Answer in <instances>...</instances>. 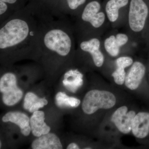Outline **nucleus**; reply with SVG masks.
<instances>
[{
  "instance_id": "obj_24",
  "label": "nucleus",
  "mask_w": 149,
  "mask_h": 149,
  "mask_svg": "<svg viewBox=\"0 0 149 149\" xmlns=\"http://www.w3.org/2000/svg\"><path fill=\"white\" fill-rule=\"evenodd\" d=\"M115 36L116 42L119 47H122L128 43L129 37L127 34L121 32L118 33Z\"/></svg>"
},
{
  "instance_id": "obj_9",
  "label": "nucleus",
  "mask_w": 149,
  "mask_h": 149,
  "mask_svg": "<svg viewBox=\"0 0 149 149\" xmlns=\"http://www.w3.org/2000/svg\"><path fill=\"white\" fill-rule=\"evenodd\" d=\"M128 111V107L124 106L118 109L111 117V121L118 130L123 134H128L132 130V125L136 113Z\"/></svg>"
},
{
  "instance_id": "obj_6",
  "label": "nucleus",
  "mask_w": 149,
  "mask_h": 149,
  "mask_svg": "<svg viewBox=\"0 0 149 149\" xmlns=\"http://www.w3.org/2000/svg\"><path fill=\"white\" fill-rule=\"evenodd\" d=\"M148 13V7L144 0H130L127 24L133 36L136 37L143 30Z\"/></svg>"
},
{
  "instance_id": "obj_21",
  "label": "nucleus",
  "mask_w": 149,
  "mask_h": 149,
  "mask_svg": "<svg viewBox=\"0 0 149 149\" xmlns=\"http://www.w3.org/2000/svg\"><path fill=\"white\" fill-rule=\"evenodd\" d=\"M112 76L116 84L122 85L125 82L126 77L125 68L117 67L116 69L112 74Z\"/></svg>"
},
{
  "instance_id": "obj_27",
  "label": "nucleus",
  "mask_w": 149,
  "mask_h": 149,
  "mask_svg": "<svg viewBox=\"0 0 149 149\" xmlns=\"http://www.w3.org/2000/svg\"></svg>"
},
{
  "instance_id": "obj_12",
  "label": "nucleus",
  "mask_w": 149,
  "mask_h": 149,
  "mask_svg": "<svg viewBox=\"0 0 149 149\" xmlns=\"http://www.w3.org/2000/svg\"><path fill=\"white\" fill-rule=\"evenodd\" d=\"M3 122H10L18 125L21 133L24 136H27L31 131L30 119L23 113L19 111H10L6 113L2 118Z\"/></svg>"
},
{
  "instance_id": "obj_4",
  "label": "nucleus",
  "mask_w": 149,
  "mask_h": 149,
  "mask_svg": "<svg viewBox=\"0 0 149 149\" xmlns=\"http://www.w3.org/2000/svg\"><path fill=\"white\" fill-rule=\"evenodd\" d=\"M116 102L115 96L109 91L93 90L85 95L82 109L87 114H92L100 109H108L114 107Z\"/></svg>"
},
{
  "instance_id": "obj_13",
  "label": "nucleus",
  "mask_w": 149,
  "mask_h": 149,
  "mask_svg": "<svg viewBox=\"0 0 149 149\" xmlns=\"http://www.w3.org/2000/svg\"><path fill=\"white\" fill-rule=\"evenodd\" d=\"M133 135L142 139L146 137L149 133V113L141 112L136 114L132 125Z\"/></svg>"
},
{
  "instance_id": "obj_26",
  "label": "nucleus",
  "mask_w": 149,
  "mask_h": 149,
  "mask_svg": "<svg viewBox=\"0 0 149 149\" xmlns=\"http://www.w3.org/2000/svg\"><path fill=\"white\" fill-rule=\"evenodd\" d=\"M84 149H91V148H89V147H88V148H85Z\"/></svg>"
},
{
  "instance_id": "obj_16",
  "label": "nucleus",
  "mask_w": 149,
  "mask_h": 149,
  "mask_svg": "<svg viewBox=\"0 0 149 149\" xmlns=\"http://www.w3.org/2000/svg\"><path fill=\"white\" fill-rule=\"evenodd\" d=\"M63 83L70 92L75 93L83 83V74L79 70L70 69L63 74Z\"/></svg>"
},
{
  "instance_id": "obj_19",
  "label": "nucleus",
  "mask_w": 149,
  "mask_h": 149,
  "mask_svg": "<svg viewBox=\"0 0 149 149\" xmlns=\"http://www.w3.org/2000/svg\"><path fill=\"white\" fill-rule=\"evenodd\" d=\"M103 47L106 52L113 57H117L120 53V48L116 42L115 35H110L104 39Z\"/></svg>"
},
{
  "instance_id": "obj_14",
  "label": "nucleus",
  "mask_w": 149,
  "mask_h": 149,
  "mask_svg": "<svg viewBox=\"0 0 149 149\" xmlns=\"http://www.w3.org/2000/svg\"><path fill=\"white\" fill-rule=\"evenodd\" d=\"M32 148L33 149H61L63 146L56 134L49 133L42 135L33 141Z\"/></svg>"
},
{
  "instance_id": "obj_17",
  "label": "nucleus",
  "mask_w": 149,
  "mask_h": 149,
  "mask_svg": "<svg viewBox=\"0 0 149 149\" xmlns=\"http://www.w3.org/2000/svg\"><path fill=\"white\" fill-rule=\"evenodd\" d=\"M48 103L45 98H40L34 93L29 92L24 97L23 106L24 109L29 112L34 113L47 105Z\"/></svg>"
},
{
  "instance_id": "obj_10",
  "label": "nucleus",
  "mask_w": 149,
  "mask_h": 149,
  "mask_svg": "<svg viewBox=\"0 0 149 149\" xmlns=\"http://www.w3.org/2000/svg\"><path fill=\"white\" fill-rule=\"evenodd\" d=\"M129 2L130 0H104L102 6L108 21L113 24L118 22L123 10L128 11Z\"/></svg>"
},
{
  "instance_id": "obj_20",
  "label": "nucleus",
  "mask_w": 149,
  "mask_h": 149,
  "mask_svg": "<svg viewBox=\"0 0 149 149\" xmlns=\"http://www.w3.org/2000/svg\"><path fill=\"white\" fill-rule=\"evenodd\" d=\"M15 13L6 3L0 1V24L9 18Z\"/></svg>"
},
{
  "instance_id": "obj_3",
  "label": "nucleus",
  "mask_w": 149,
  "mask_h": 149,
  "mask_svg": "<svg viewBox=\"0 0 149 149\" xmlns=\"http://www.w3.org/2000/svg\"><path fill=\"white\" fill-rule=\"evenodd\" d=\"M72 22L75 37L98 35L108 20L100 0H88Z\"/></svg>"
},
{
  "instance_id": "obj_8",
  "label": "nucleus",
  "mask_w": 149,
  "mask_h": 149,
  "mask_svg": "<svg viewBox=\"0 0 149 149\" xmlns=\"http://www.w3.org/2000/svg\"><path fill=\"white\" fill-rule=\"evenodd\" d=\"M88 0H52L49 10L55 16L74 19ZM71 20V19H70Z\"/></svg>"
},
{
  "instance_id": "obj_1",
  "label": "nucleus",
  "mask_w": 149,
  "mask_h": 149,
  "mask_svg": "<svg viewBox=\"0 0 149 149\" xmlns=\"http://www.w3.org/2000/svg\"><path fill=\"white\" fill-rule=\"evenodd\" d=\"M49 14L28 3L0 24V52L3 61L40 58L42 29Z\"/></svg>"
},
{
  "instance_id": "obj_22",
  "label": "nucleus",
  "mask_w": 149,
  "mask_h": 149,
  "mask_svg": "<svg viewBox=\"0 0 149 149\" xmlns=\"http://www.w3.org/2000/svg\"><path fill=\"white\" fill-rule=\"evenodd\" d=\"M4 2L13 10L15 12L24 8L27 5V0H0ZM29 1V0H28Z\"/></svg>"
},
{
  "instance_id": "obj_5",
  "label": "nucleus",
  "mask_w": 149,
  "mask_h": 149,
  "mask_svg": "<svg viewBox=\"0 0 149 149\" xmlns=\"http://www.w3.org/2000/svg\"><path fill=\"white\" fill-rule=\"evenodd\" d=\"M77 46L74 55L90 56L97 67H101L104 56L101 51V40L98 35L76 37Z\"/></svg>"
},
{
  "instance_id": "obj_18",
  "label": "nucleus",
  "mask_w": 149,
  "mask_h": 149,
  "mask_svg": "<svg viewBox=\"0 0 149 149\" xmlns=\"http://www.w3.org/2000/svg\"><path fill=\"white\" fill-rule=\"evenodd\" d=\"M56 103L59 107L76 108L80 105V101L74 97H69L63 92H59L55 97Z\"/></svg>"
},
{
  "instance_id": "obj_2",
  "label": "nucleus",
  "mask_w": 149,
  "mask_h": 149,
  "mask_svg": "<svg viewBox=\"0 0 149 149\" xmlns=\"http://www.w3.org/2000/svg\"><path fill=\"white\" fill-rule=\"evenodd\" d=\"M75 39L69 18L48 15L42 29L40 57L48 70L65 67L75 55Z\"/></svg>"
},
{
  "instance_id": "obj_7",
  "label": "nucleus",
  "mask_w": 149,
  "mask_h": 149,
  "mask_svg": "<svg viewBox=\"0 0 149 149\" xmlns=\"http://www.w3.org/2000/svg\"><path fill=\"white\" fill-rule=\"evenodd\" d=\"M0 91L3 94V102L8 106L17 103L23 96L22 91L17 85L15 74L11 71L5 72L1 77Z\"/></svg>"
},
{
  "instance_id": "obj_25",
  "label": "nucleus",
  "mask_w": 149,
  "mask_h": 149,
  "mask_svg": "<svg viewBox=\"0 0 149 149\" xmlns=\"http://www.w3.org/2000/svg\"><path fill=\"white\" fill-rule=\"evenodd\" d=\"M67 149H80L79 147L77 146V144L75 143H72L70 144L67 147Z\"/></svg>"
},
{
  "instance_id": "obj_23",
  "label": "nucleus",
  "mask_w": 149,
  "mask_h": 149,
  "mask_svg": "<svg viewBox=\"0 0 149 149\" xmlns=\"http://www.w3.org/2000/svg\"><path fill=\"white\" fill-rule=\"evenodd\" d=\"M133 63V58L130 57L126 56L120 57L117 58L116 61V63L118 67L122 68L125 69L132 65Z\"/></svg>"
},
{
  "instance_id": "obj_11",
  "label": "nucleus",
  "mask_w": 149,
  "mask_h": 149,
  "mask_svg": "<svg viewBox=\"0 0 149 149\" xmlns=\"http://www.w3.org/2000/svg\"><path fill=\"white\" fill-rule=\"evenodd\" d=\"M145 73L146 67L142 63H133L125 77V86L130 90H136L141 84Z\"/></svg>"
},
{
  "instance_id": "obj_15",
  "label": "nucleus",
  "mask_w": 149,
  "mask_h": 149,
  "mask_svg": "<svg viewBox=\"0 0 149 149\" xmlns=\"http://www.w3.org/2000/svg\"><path fill=\"white\" fill-rule=\"evenodd\" d=\"M45 120L44 112L38 110L33 113L30 119V125L32 134L35 137H39L49 133L50 127L47 125Z\"/></svg>"
}]
</instances>
